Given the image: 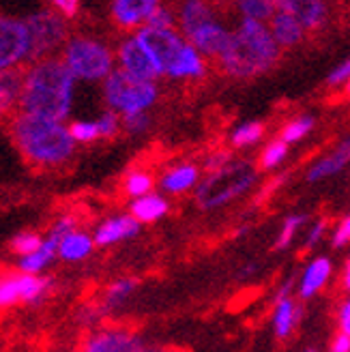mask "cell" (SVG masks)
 Wrapping results in <instances>:
<instances>
[{"mask_svg": "<svg viewBox=\"0 0 350 352\" xmlns=\"http://www.w3.org/2000/svg\"><path fill=\"white\" fill-rule=\"evenodd\" d=\"M74 97L76 80L61 56L30 60L24 72H20L17 110L65 122L72 116Z\"/></svg>", "mask_w": 350, "mask_h": 352, "instance_id": "1", "label": "cell"}, {"mask_svg": "<svg viewBox=\"0 0 350 352\" xmlns=\"http://www.w3.org/2000/svg\"><path fill=\"white\" fill-rule=\"evenodd\" d=\"M9 133L24 160L34 168H61L76 155V142L63 120L17 110L9 118Z\"/></svg>", "mask_w": 350, "mask_h": 352, "instance_id": "2", "label": "cell"}, {"mask_svg": "<svg viewBox=\"0 0 350 352\" xmlns=\"http://www.w3.org/2000/svg\"><path fill=\"white\" fill-rule=\"evenodd\" d=\"M282 58V47L271 37L267 22L245 20L230 32V41L217 58L219 69L234 80H252L269 74Z\"/></svg>", "mask_w": 350, "mask_h": 352, "instance_id": "3", "label": "cell"}, {"mask_svg": "<svg viewBox=\"0 0 350 352\" xmlns=\"http://www.w3.org/2000/svg\"><path fill=\"white\" fill-rule=\"evenodd\" d=\"M258 183V168L248 160H230L226 166L206 172L196 185V204L215 210L245 196Z\"/></svg>", "mask_w": 350, "mask_h": 352, "instance_id": "4", "label": "cell"}, {"mask_svg": "<svg viewBox=\"0 0 350 352\" xmlns=\"http://www.w3.org/2000/svg\"><path fill=\"white\" fill-rule=\"evenodd\" d=\"M61 60L76 82H103L116 67L114 50L89 34H69L61 50Z\"/></svg>", "mask_w": 350, "mask_h": 352, "instance_id": "5", "label": "cell"}, {"mask_svg": "<svg viewBox=\"0 0 350 352\" xmlns=\"http://www.w3.org/2000/svg\"><path fill=\"white\" fill-rule=\"evenodd\" d=\"M103 101L116 114L149 112L160 99V86L153 80L135 78L122 69L114 67L110 76L101 82Z\"/></svg>", "mask_w": 350, "mask_h": 352, "instance_id": "6", "label": "cell"}, {"mask_svg": "<svg viewBox=\"0 0 350 352\" xmlns=\"http://www.w3.org/2000/svg\"><path fill=\"white\" fill-rule=\"evenodd\" d=\"M26 28L30 34V60L58 56L65 41L69 39V20L54 9H39L26 17Z\"/></svg>", "mask_w": 350, "mask_h": 352, "instance_id": "7", "label": "cell"}, {"mask_svg": "<svg viewBox=\"0 0 350 352\" xmlns=\"http://www.w3.org/2000/svg\"><path fill=\"white\" fill-rule=\"evenodd\" d=\"M30 63V34L26 22L0 15V72H20Z\"/></svg>", "mask_w": 350, "mask_h": 352, "instance_id": "8", "label": "cell"}, {"mask_svg": "<svg viewBox=\"0 0 350 352\" xmlns=\"http://www.w3.org/2000/svg\"><path fill=\"white\" fill-rule=\"evenodd\" d=\"M133 37L140 41L149 54L153 56V60L162 67V74L166 65L179 54V50L185 45V37L181 34V30L177 26L172 28H155V26H140L133 30Z\"/></svg>", "mask_w": 350, "mask_h": 352, "instance_id": "9", "label": "cell"}, {"mask_svg": "<svg viewBox=\"0 0 350 352\" xmlns=\"http://www.w3.org/2000/svg\"><path fill=\"white\" fill-rule=\"evenodd\" d=\"M114 60L118 69H122V72H127L135 78L153 80V82L164 78L162 67L153 60V56L140 45V41L133 34H129V37H125L118 43V47L114 50Z\"/></svg>", "mask_w": 350, "mask_h": 352, "instance_id": "10", "label": "cell"}, {"mask_svg": "<svg viewBox=\"0 0 350 352\" xmlns=\"http://www.w3.org/2000/svg\"><path fill=\"white\" fill-rule=\"evenodd\" d=\"M275 7L292 15L307 32L322 30L329 24V0H275Z\"/></svg>", "mask_w": 350, "mask_h": 352, "instance_id": "11", "label": "cell"}, {"mask_svg": "<svg viewBox=\"0 0 350 352\" xmlns=\"http://www.w3.org/2000/svg\"><path fill=\"white\" fill-rule=\"evenodd\" d=\"M230 32H232V28L221 24L219 17H215V20L198 26L196 30H191L185 37V41L194 45L206 60L208 58L217 60L221 56V52L226 50V45H228V41H230Z\"/></svg>", "mask_w": 350, "mask_h": 352, "instance_id": "12", "label": "cell"}, {"mask_svg": "<svg viewBox=\"0 0 350 352\" xmlns=\"http://www.w3.org/2000/svg\"><path fill=\"white\" fill-rule=\"evenodd\" d=\"M206 72H208L206 58L194 45L185 41V45L179 50V54L166 65L164 78L177 80V82H196V80H202Z\"/></svg>", "mask_w": 350, "mask_h": 352, "instance_id": "13", "label": "cell"}, {"mask_svg": "<svg viewBox=\"0 0 350 352\" xmlns=\"http://www.w3.org/2000/svg\"><path fill=\"white\" fill-rule=\"evenodd\" d=\"M164 0H112L110 13L112 20L122 30H135L144 26L149 15L160 7Z\"/></svg>", "mask_w": 350, "mask_h": 352, "instance_id": "14", "label": "cell"}, {"mask_svg": "<svg viewBox=\"0 0 350 352\" xmlns=\"http://www.w3.org/2000/svg\"><path fill=\"white\" fill-rule=\"evenodd\" d=\"M217 17L215 5L208 0H179L177 11H174V20H177V28L181 30L183 37L198 26L211 22Z\"/></svg>", "mask_w": 350, "mask_h": 352, "instance_id": "15", "label": "cell"}, {"mask_svg": "<svg viewBox=\"0 0 350 352\" xmlns=\"http://www.w3.org/2000/svg\"><path fill=\"white\" fill-rule=\"evenodd\" d=\"M138 232H140L138 219H133L131 215H114L97 226L93 241H95V245H99V248H108V245L133 239Z\"/></svg>", "mask_w": 350, "mask_h": 352, "instance_id": "16", "label": "cell"}, {"mask_svg": "<svg viewBox=\"0 0 350 352\" xmlns=\"http://www.w3.org/2000/svg\"><path fill=\"white\" fill-rule=\"evenodd\" d=\"M348 162H350V142L346 138L344 142H340L333 151L311 164V168L307 170V181L320 183L327 179H333V176H338L346 170Z\"/></svg>", "mask_w": 350, "mask_h": 352, "instance_id": "17", "label": "cell"}, {"mask_svg": "<svg viewBox=\"0 0 350 352\" xmlns=\"http://www.w3.org/2000/svg\"><path fill=\"white\" fill-rule=\"evenodd\" d=\"M200 176H202V168L198 164H179L168 168L162 174L160 187L162 191L170 193V196H183V193L196 189Z\"/></svg>", "mask_w": 350, "mask_h": 352, "instance_id": "18", "label": "cell"}, {"mask_svg": "<svg viewBox=\"0 0 350 352\" xmlns=\"http://www.w3.org/2000/svg\"><path fill=\"white\" fill-rule=\"evenodd\" d=\"M267 26H269L271 37L282 50H290V47L301 45L305 41V34H307V30L296 22L292 15L279 11V9L269 17Z\"/></svg>", "mask_w": 350, "mask_h": 352, "instance_id": "19", "label": "cell"}, {"mask_svg": "<svg viewBox=\"0 0 350 352\" xmlns=\"http://www.w3.org/2000/svg\"><path fill=\"white\" fill-rule=\"evenodd\" d=\"M170 204L166 200V196L162 193L149 191L144 196L131 198V206H129V215L133 219H138L140 223H155L168 215Z\"/></svg>", "mask_w": 350, "mask_h": 352, "instance_id": "20", "label": "cell"}, {"mask_svg": "<svg viewBox=\"0 0 350 352\" xmlns=\"http://www.w3.org/2000/svg\"><path fill=\"white\" fill-rule=\"evenodd\" d=\"M82 352H140V342L122 331H103L91 338Z\"/></svg>", "mask_w": 350, "mask_h": 352, "instance_id": "21", "label": "cell"}, {"mask_svg": "<svg viewBox=\"0 0 350 352\" xmlns=\"http://www.w3.org/2000/svg\"><path fill=\"white\" fill-rule=\"evenodd\" d=\"M93 248H95L93 234H86L76 228V230H72L58 241L56 256L63 258L65 262H80L93 254Z\"/></svg>", "mask_w": 350, "mask_h": 352, "instance_id": "22", "label": "cell"}, {"mask_svg": "<svg viewBox=\"0 0 350 352\" xmlns=\"http://www.w3.org/2000/svg\"><path fill=\"white\" fill-rule=\"evenodd\" d=\"M331 271H333V264H331L329 258L318 256L314 258L307 269L301 277V286H299V294L303 298H311L318 290H322V286L327 284V279L331 277Z\"/></svg>", "mask_w": 350, "mask_h": 352, "instance_id": "23", "label": "cell"}, {"mask_svg": "<svg viewBox=\"0 0 350 352\" xmlns=\"http://www.w3.org/2000/svg\"><path fill=\"white\" fill-rule=\"evenodd\" d=\"M56 250H58V241L56 239H43L41 245L32 254L28 256H20V271L22 273H32V275H39L41 271H45L52 262L56 258Z\"/></svg>", "mask_w": 350, "mask_h": 352, "instance_id": "24", "label": "cell"}, {"mask_svg": "<svg viewBox=\"0 0 350 352\" xmlns=\"http://www.w3.org/2000/svg\"><path fill=\"white\" fill-rule=\"evenodd\" d=\"M20 97V72H0V122L17 112Z\"/></svg>", "mask_w": 350, "mask_h": 352, "instance_id": "25", "label": "cell"}, {"mask_svg": "<svg viewBox=\"0 0 350 352\" xmlns=\"http://www.w3.org/2000/svg\"><path fill=\"white\" fill-rule=\"evenodd\" d=\"M299 307L294 305L292 298L286 296H277V305H275V316H273V324H275V333L277 338H288L290 331L296 327V320H299Z\"/></svg>", "mask_w": 350, "mask_h": 352, "instance_id": "26", "label": "cell"}, {"mask_svg": "<svg viewBox=\"0 0 350 352\" xmlns=\"http://www.w3.org/2000/svg\"><path fill=\"white\" fill-rule=\"evenodd\" d=\"M265 131H267V127L262 120H245V122H239V125L232 129L228 142L232 148H250V146H256L262 142Z\"/></svg>", "mask_w": 350, "mask_h": 352, "instance_id": "27", "label": "cell"}, {"mask_svg": "<svg viewBox=\"0 0 350 352\" xmlns=\"http://www.w3.org/2000/svg\"><path fill=\"white\" fill-rule=\"evenodd\" d=\"M316 127V118L311 114H303V116H296V118H290L286 125L279 131V140L286 142L288 146L290 144H296V142H303V140L314 131Z\"/></svg>", "mask_w": 350, "mask_h": 352, "instance_id": "28", "label": "cell"}, {"mask_svg": "<svg viewBox=\"0 0 350 352\" xmlns=\"http://www.w3.org/2000/svg\"><path fill=\"white\" fill-rule=\"evenodd\" d=\"M237 11L245 20L269 22V17L277 11L275 0H232Z\"/></svg>", "mask_w": 350, "mask_h": 352, "instance_id": "29", "label": "cell"}, {"mask_svg": "<svg viewBox=\"0 0 350 352\" xmlns=\"http://www.w3.org/2000/svg\"><path fill=\"white\" fill-rule=\"evenodd\" d=\"M122 189L129 198L144 196V193L155 189V176L149 170L142 168H133L125 174V181H122Z\"/></svg>", "mask_w": 350, "mask_h": 352, "instance_id": "30", "label": "cell"}, {"mask_svg": "<svg viewBox=\"0 0 350 352\" xmlns=\"http://www.w3.org/2000/svg\"><path fill=\"white\" fill-rule=\"evenodd\" d=\"M22 301V271L0 273V309Z\"/></svg>", "mask_w": 350, "mask_h": 352, "instance_id": "31", "label": "cell"}, {"mask_svg": "<svg viewBox=\"0 0 350 352\" xmlns=\"http://www.w3.org/2000/svg\"><path fill=\"white\" fill-rule=\"evenodd\" d=\"M288 157V144L282 142L279 138L271 140V142L262 148L260 153V168L262 170H277L279 166H282L286 162Z\"/></svg>", "mask_w": 350, "mask_h": 352, "instance_id": "32", "label": "cell"}, {"mask_svg": "<svg viewBox=\"0 0 350 352\" xmlns=\"http://www.w3.org/2000/svg\"><path fill=\"white\" fill-rule=\"evenodd\" d=\"M67 127H69V133H72L76 144H93V142H97V140H101V133H99L95 118H80V120H74L72 125H67Z\"/></svg>", "mask_w": 350, "mask_h": 352, "instance_id": "33", "label": "cell"}, {"mask_svg": "<svg viewBox=\"0 0 350 352\" xmlns=\"http://www.w3.org/2000/svg\"><path fill=\"white\" fill-rule=\"evenodd\" d=\"M307 223V215H288L282 223V230L277 234V241H275V250H286L288 245L294 241L296 232L301 230V228Z\"/></svg>", "mask_w": 350, "mask_h": 352, "instance_id": "34", "label": "cell"}, {"mask_svg": "<svg viewBox=\"0 0 350 352\" xmlns=\"http://www.w3.org/2000/svg\"><path fill=\"white\" fill-rule=\"evenodd\" d=\"M135 286H138V281L129 279V277L114 281V284L108 288V294H106V307H116L122 301H127L129 294L135 290Z\"/></svg>", "mask_w": 350, "mask_h": 352, "instance_id": "35", "label": "cell"}, {"mask_svg": "<svg viewBox=\"0 0 350 352\" xmlns=\"http://www.w3.org/2000/svg\"><path fill=\"white\" fill-rule=\"evenodd\" d=\"M120 127L131 135L144 133L151 127V116L149 112H131V114H122L120 116Z\"/></svg>", "mask_w": 350, "mask_h": 352, "instance_id": "36", "label": "cell"}, {"mask_svg": "<svg viewBox=\"0 0 350 352\" xmlns=\"http://www.w3.org/2000/svg\"><path fill=\"white\" fill-rule=\"evenodd\" d=\"M95 120H97V127H99L101 138H106V140L118 135V131L122 129V127H120V114H116V112L110 110V108H108L106 112H101Z\"/></svg>", "mask_w": 350, "mask_h": 352, "instance_id": "37", "label": "cell"}, {"mask_svg": "<svg viewBox=\"0 0 350 352\" xmlns=\"http://www.w3.org/2000/svg\"><path fill=\"white\" fill-rule=\"evenodd\" d=\"M41 236L37 232H20L13 241H11V250L17 254V256H28L32 254L34 250L41 245Z\"/></svg>", "mask_w": 350, "mask_h": 352, "instance_id": "38", "label": "cell"}, {"mask_svg": "<svg viewBox=\"0 0 350 352\" xmlns=\"http://www.w3.org/2000/svg\"><path fill=\"white\" fill-rule=\"evenodd\" d=\"M146 26H155V28H172V26H177V20H174V11L162 3L160 7H157L149 15Z\"/></svg>", "mask_w": 350, "mask_h": 352, "instance_id": "39", "label": "cell"}, {"mask_svg": "<svg viewBox=\"0 0 350 352\" xmlns=\"http://www.w3.org/2000/svg\"><path fill=\"white\" fill-rule=\"evenodd\" d=\"M348 80H350V60L346 58V60L338 63L329 72L327 86H331V88H342V86H348Z\"/></svg>", "mask_w": 350, "mask_h": 352, "instance_id": "40", "label": "cell"}, {"mask_svg": "<svg viewBox=\"0 0 350 352\" xmlns=\"http://www.w3.org/2000/svg\"><path fill=\"white\" fill-rule=\"evenodd\" d=\"M76 228H78V217H76V215H72V213H69V215H61L54 223H52L47 236L61 241L65 234H69L72 230H76Z\"/></svg>", "mask_w": 350, "mask_h": 352, "instance_id": "41", "label": "cell"}, {"mask_svg": "<svg viewBox=\"0 0 350 352\" xmlns=\"http://www.w3.org/2000/svg\"><path fill=\"white\" fill-rule=\"evenodd\" d=\"M80 7H82V0H50V9H54L65 20H74L80 13Z\"/></svg>", "mask_w": 350, "mask_h": 352, "instance_id": "42", "label": "cell"}, {"mask_svg": "<svg viewBox=\"0 0 350 352\" xmlns=\"http://www.w3.org/2000/svg\"><path fill=\"white\" fill-rule=\"evenodd\" d=\"M230 160H232V153H230L228 148H217V151H211V153H208V155L204 157L202 168H204L206 172H213V170L226 166Z\"/></svg>", "mask_w": 350, "mask_h": 352, "instance_id": "43", "label": "cell"}, {"mask_svg": "<svg viewBox=\"0 0 350 352\" xmlns=\"http://www.w3.org/2000/svg\"><path fill=\"white\" fill-rule=\"evenodd\" d=\"M350 241V217H342L340 223L336 226V230H333V236H331V245H333L336 250H342L346 248Z\"/></svg>", "mask_w": 350, "mask_h": 352, "instance_id": "44", "label": "cell"}, {"mask_svg": "<svg viewBox=\"0 0 350 352\" xmlns=\"http://www.w3.org/2000/svg\"><path fill=\"white\" fill-rule=\"evenodd\" d=\"M327 232V219H318L314 221L311 228H309V234H307V241H305V248H316V245L320 243V239L325 236Z\"/></svg>", "mask_w": 350, "mask_h": 352, "instance_id": "45", "label": "cell"}, {"mask_svg": "<svg viewBox=\"0 0 350 352\" xmlns=\"http://www.w3.org/2000/svg\"><path fill=\"white\" fill-rule=\"evenodd\" d=\"M331 352H350V336L348 333H342L333 340V344H331Z\"/></svg>", "mask_w": 350, "mask_h": 352, "instance_id": "46", "label": "cell"}, {"mask_svg": "<svg viewBox=\"0 0 350 352\" xmlns=\"http://www.w3.org/2000/svg\"><path fill=\"white\" fill-rule=\"evenodd\" d=\"M340 329L342 333H348L350 336V303L348 301L340 307Z\"/></svg>", "mask_w": 350, "mask_h": 352, "instance_id": "47", "label": "cell"}, {"mask_svg": "<svg viewBox=\"0 0 350 352\" xmlns=\"http://www.w3.org/2000/svg\"><path fill=\"white\" fill-rule=\"evenodd\" d=\"M342 281H344V288L348 290L350 288V267L346 264V269H344V277H342Z\"/></svg>", "mask_w": 350, "mask_h": 352, "instance_id": "48", "label": "cell"}, {"mask_svg": "<svg viewBox=\"0 0 350 352\" xmlns=\"http://www.w3.org/2000/svg\"><path fill=\"white\" fill-rule=\"evenodd\" d=\"M208 3H213V5H217V3H226V0H208Z\"/></svg>", "mask_w": 350, "mask_h": 352, "instance_id": "49", "label": "cell"}, {"mask_svg": "<svg viewBox=\"0 0 350 352\" xmlns=\"http://www.w3.org/2000/svg\"><path fill=\"white\" fill-rule=\"evenodd\" d=\"M307 352H316V350H307Z\"/></svg>", "mask_w": 350, "mask_h": 352, "instance_id": "50", "label": "cell"}]
</instances>
